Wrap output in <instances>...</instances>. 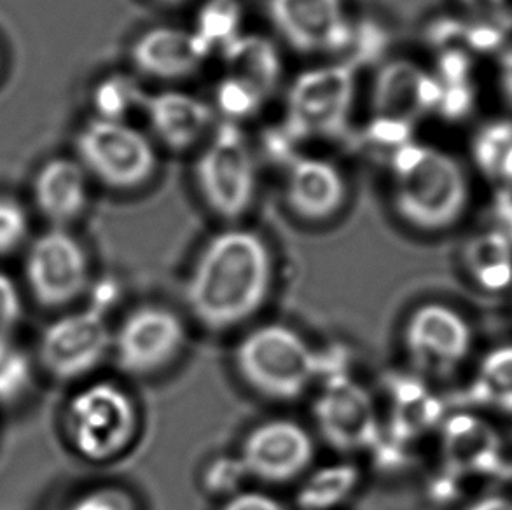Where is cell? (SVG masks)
Returning <instances> with one entry per match:
<instances>
[{
	"label": "cell",
	"instance_id": "obj_1",
	"mask_svg": "<svg viewBox=\"0 0 512 510\" xmlns=\"http://www.w3.org/2000/svg\"><path fill=\"white\" fill-rule=\"evenodd\" d=\"M273 285V255L249 229H228L201 250L187 282V304L212 331L247 322L263 308Z\"/></svg>",
	"mask_w": 512,
	"mask_h": 510
},
{
	"label": "cell",
	"instance_id": "obj_2",
	"mask_svg": "<svg viewBox=\"0 0 512 510\" xmlns=\"http://www.w3.org/2000/svg\"><path fill=\"white\" fill-rule=\"evenodd\" d=\"M392 203L411 228L443 231L464 214L469 180L448 152L432 145L404 144L392 159Z\"/></svg>",
	"mask_w": 512,
	"mask_h": 510
},
{
	"label": "cell",
	"instance_id": "obj_3",
	"mask_svg": "<svg viewBox=\"0 0 512 510\" xmlns=\"http://www.w3.org/2000/svg\"><path fill=\"white\" fill-rule=\"evenodd\" d=\"M62 425L77 456L91 463L112 462L132 446L139 411L125 388L112 381H95L72 393L63 409Z\"/></svg>",
	"mask_w": 512,
	"mask_h": 510
},
{
	"label": "cell",
	"instance_id": "obj_4",
	"mask_svg": "<svg viewBox=\"0 0 512 510\" xmlns=\"http://www.w3.org/2000/svg\"><path fill=\"white\" fill-rule=\"evenodd\" d=\"M235 360L243 380L275 400L303 395L320 373V357L310 343L282 324L249 332L236 348Z\"/></svg>",
	"mask_w": 512,
	"mask_h": 510
},
{
	"label": "cell",
	"instance_id": "obj_5",
	"mask_svg": "<svg viewBox=\"0 0 512 510\" xmlns=\"http://www.w3.org/2000/svg\"><path fill=\"white\" fill-rule=\"evenodd\" d=\"M76 152L90 179L116 191L146 186L158 168L153 140L128 121L90 119L77 133Z\"/></svg>",
	"mask_w": 512,
	"mask_h": 510
},
{
	"label": "cell",
	"instance_id": "obj_6",
	"mask_svg": "<svg viewBox=\"0 0 512 510\" xmlns=\"http://www.w3.org/2000/svg\"><path fill=\"white\" fill-rule=\"evenodd\" d=\"M201 198L215 215L236 221L249 212L257 194V165L247 138L235 125L215 130L194 168Z\"/></svg>",
	"mask_w": 512,
	"mask_h": 510
},
{
	"label": "cell",
	"instance_id": "obj_7",
	"mask_svg": "<svg viewBox=\"0 0 512 510\" xmlns=\"http://www.w3.org/2000/svg\"><path fill=\"white\" fill-rule=\"evenodd\" d=\"M355 88L350 63H331L299 74L287 93V128L298 137L338 135L352 114Z\"/></svg>",
	"mask_w": 512,
	"mask_h": 510
},
{
	"label": "cell",
	"instance_id": "obj_8",
	"mask_svg": "<svg viewBox=\"0 0 512 510\" xmlns=\"http://www.w3.org/2000/svg\"><path fill=\"white\" fill-rule=\"evenodd\" d=\"M23 276L35 303L58 310L90 287V257L69 229L49 228L28 245Z\"/></svg>",
	"mask_w": 512,
	"mask_h": 510
},
{
	"label": "cell",
	"instance_id": "obj_9",
	"mask_svg": "<svg viewBox=\"0 0 512 510\" xmlns=\"http://www.w3.org/2000/svg\"><path fill=\"white\" fill-rule=\"evenodd\" d=\"M111 327L95 306L56 318L42 331L37 362L56 381L83 380L112 350Z\"/></svg>",
	"mask_w": 512,
	"mask_h": 510
},
{
	"label": "cell",
	"instance_id": "obj_10",
	"mask_svg": "<svg viewBox=\"0 0 512 510\" xmlns=\"http://www.w3.org/2000/svg\"><path fill=\"white\" fill-rule=\"evenodd\" d=\"M184 343L186 329L173 311L142 306L119 325L112 338V350L125 373L147 376L172 364Z\"/></svg>",
	"mask_w": 512,
	"mask_h": 510
},
{
	"label": "cell",
	"instance_id": "obj_11",
	"mask_svg": "<svg viewBox=\"0 0 512 510\" xmlns=\"http://www.w3.org/2000/svg\"><path fill=\"white\" fill-rule=\"evenodd\" d=\"M273 27L292 48L326 55L353 41V25L345 0H268Z\"/></svg>",
	"mask_w": 512,
	"mask_h": 510
},
{
	"label": "cell",
	"instance_id": "obj_12",
	"mask_svg": "<svg viewBox=\"0 0 512 510\" xmlns=\"http://www.w3.org/2000/svg\"><path fill=\"white\" fill-rule=\"evenodd\" d=\"M313 441L305 428L289 420L263 423L250 432L240 460L247 474L266 483H285L312 463Z\"/></svg>",
	"mask_w": 512,
	"mask_h": 510
},
{
	"label": "cell",
	"instance_id": "obj_13",
	"mask_svg": "<svg viewBox=\"0 0 512 510\" xmlns=\"http://www.w3.org/2000/svg\"><path fill=\"white\" fill-rule=\"evenodd\" d=\"M320 434L343 451L367 448L378 437V416L364 386L338 376L327 383L315 404Z\"/></svg>",
	"mask_w": 512,
	"mask_h": 510
},
{
	"label": "cell",
	"instance_id": "obj_14",
	"mask_svg": "<svg viewBox=\"0 0 512 510\" xmlns=\"http://www.w3.org/2000/svg\"><path fill=\"white\" fill-rule=\"evenodd\" d=\"M404 343L416 366L430 373H444L465 359L471 331L457 311L443 304H425L409 318Z\"/></svg>",
	"mask_w": 512,
	"mask_h": 510
},
{
	"label": "cell",
	"instance_id": "obj_15",
	"mask_svg": "<svg viewBox=\"0 0 512 510\" xmlns=\"http://www.w3.org/2000/svg\"><path fill=\"white\" fill-rule=\"evenodd\" d=\"M346 180L340 168L322 158H294L285 175V201L299 219H333L346 201Z\"/></svg>",
	"mask_w": 512,
	"mask_h": 510
},
{
	"label": "cell",
	"instance_id": "obj_16",
	"mask_svg": "<svg viewBox=\"0 0 512 510\" xmlns=\"http://www.w3.org/2000/svg\"><path fill=\"white\" fill-rule=\"evenodd\" d=\"M210 51L196 32L156 27L133 42L132 62L144 76L175 81L198 72Z\"/></svg>",
	"mask_w": 512,
	"mask_h": 510
},
{
	"label": "cell",
	"instance_id": "obj_17",
	"mask_svg": "<svg viewBox=\"0 0 512 510\" xmlns=\"http://www.w3.org/2000/svg\"><path fill=\"white\" fill-rule=\"evenodd\" d=\"M32 196L51 228L69 229L90 203V175L77 159H49L35 173Z\"/></svg>",
	"mask_w": 512,
	"mask_h": 510
},
{
	"label": "cell",
	"instance_id": "obj_18",
	"mask_svg": "<svg viewBox=\"0 0 512 510\" xmlns=\"http://www.w3.org/2000/svg\"><path fill=\"white\" fill-rule=\"evenodd\" d=\"M144 112L154 137L172 151H187L200 144L214 125V109L186 91L149 95Z\"/></svg>",
	"mask_w": 512,
	"mask_h": 510
},
{
	"label": "cell",
	"instance_id": "obj_19",
	"mask_svg": "<svg viewBox=\"0 0 512 510\" xmlns=\"http://www.w3.org/2000/svg\"><path fill=\"white\" fill-rule=\"evenodd\" d=\"M436 88L413 63L394 62L381 70L374 84L376 123L408 128L434 104Z\"/></svg>",
	"mask_w": 512,
	"mask_h": 510
},
{
	"label": "cell",
	"instance_id": "obj_20",
	"mask_svg": "<svg viewBox=\"0 0 512 510\" xmlns=\"http://www.w3.org/2000/svg\"><path fill=\"white\" fill-rule=\"evenodd\" d=\"M444 460L455 474H486L500 467L499 435L486 421L458 414L446 421Z\"/></svg>",
	"mask_w": 512,
	"mask_h": 510
},
{
	"label": "cell",
	"instance_id": "obj_21",
	"mask_svg": "<svg viewBox=\"0 0 512 510\" xmlns=\"http://www.w3.org/2000/svg\"><path fill=\"white\" fill-rule=\"evenodd\" d=\"M226 76L242 81L266 100L282 79V62L277 49L259 35H240L222 49Z\"/></svg>",
	"mask_w": 512,
	"mask_h": 510
},
{
	"label": "cell",
	"instance_id": "obj_22",
	"mask_svg": "<svg viewBox=\"0 0 512 510\" xmlns=\"http://www.w3.org/2000/svg\"><path fill=\"white\" fill-rule=\"evenodd\" d=\"M467 264L485 289L502 290L512 283L511 245L504 236H481L469 247Z\"/></svg>",
	"mask_w": 512,
	"mask_h": 510
},
{
	"label": "cell",
	"instance_id": "obj_23",
	"mask_svg": "<svg viewBox=\"0 0 512 510\" xmlns=\"http://www.w3.org/2000/svg\"><path fill=\"white\" fill-rule=\"evenodd\" d=\"M359 484V470L352 465H333L317 470L299 491L298 502L306 510H326L345 502Z\"/></svg>",
	"mask_w": 512,
	"mask_h": 510
},
{
	"label": "cell",
	"instance_id": "obj_24",
	"mask_svg": "<svg viewBox=\"0 0 512 510\" xmlns=\"http://www.w3.org/2000/svg\"><path fill=\"white\" fill-rule=\"evenodd\" d=\"M472 395L479 402L512 411V346L499 348L486 357Z\"/></svg>",
	"mask_w": 512,
	"mask_h": 510
},
{
	"label": "cell",
	"instance_id": "obj_25",
	"mask_svg": "<svg viewBox=\"0 0 512 510\" xmlns=\"http://www.w3.org/2000/svg\"><path fill=\"white\" fill-rule=\"evenodd\" d=\"M240 21L242 7L236 0H208L200 11L198 28L194 32L208 48L224 49L240 37Z\"/></svg>",
	"mask_w": 512,
	"mask_h": 510
},
{
	"label": "cell",
	"instance_id": "obj_26",
	"mask_svg": "<svg viewBox=\"0 0 512 510\" xmlns=\"http://www.w3.org/2000/svg\"><path fill=\"white\" fill-rule=\"evenodd\" d=\"M146 95L130 77L118 74L98 84L95 90L97 118L126 121V116L146 104Z\"/></svg>",
	"mask_w": 512,
	"mask_h": 510
},
{
	"label": "cell",
	"instance_id": "obj_27",
	"mask_svg": "<svg viewBox=\"0 0 512 510\" xmlns=\"http://www.w3.org/2000/svg\"><path fill=\"white\" fill-rule=\"evenodd\" d=\"M23 301L20 289L11 276L0 271V364L13 353L14 343L20 332Z\"/></svg>",
	"mask_w": 512,
	"mask_h": 510
},
{
	"label": "cell",
	"instance_id": "obj_28",
	"mask_svg": "<svg viewBox=\"0 0 512 510\" xmlns=\"http://www.w3.org/2000/svg\"><path fill=\"white\" fill-rule=\"evenodd\" d=\"M30 221L20 201L0 196V257L14 254L27 242Z\"/></svg>",
	"mask_w": 512,
	"mask_h": 510
},
{
	"label": "cell",
	"instance_id": "obj_29",
	"mask_svg": "<svg viewBox=\"0 0 512 510\" xmlns=\"http://www.w3.org/2000/svg\"><path fill=\"white\" fill-rule=\"evenodd\" d=\"M264 104V98L233 77H224L219 91H217V105L228 114L231 119L247 118L250 114L259 111Z\"/></svg>",
	"mask_w": 512,
	"mask_h": 510
},
{
	"label": "cell",
	"instance_id": "obj_30",
	"mask_svg": "<svg viewBox=\"0 0 512 510\" xmlns=\"http://www.w3.org/2000/svg\"><path fill=\"white\" fill-rule=\"evenodd\" d=\"M63 510H135L133 500L118 488H97L74 498Z\"/></svg>",
	"mask_w": 512,
	"mask_h": 510
},
{
	"label": "cell",
	"instance_id": "obj_31",
	"mask_svg": "<svg viewBox=\"0 0 512 510\" xmlns=\"http://www.w3.org/2000/svg\"><path fill=\"white\" fill-rule=\"evenodd\" d=\"M249 476L247 470L243 469V463L240 458L238 460H221L215 465V470L210 472L208 481L214 486L215 490H229L231 483H236L240 477Z\"/></svg>",
	"mask_w": 512,
	"mask_h": 510
},
{
	"label": "cell",
	"instance_id": "obj_32",
	"mask_svg": "<svg viewBox=\"0 0 512 510\" xmlns=\"http://www.w3.org/2000/svg\"><path fill=\"white\" fill-rule=\"evenodd\" d=\"M222 510H284L275 498L263 495V493H238L229 500Z\"/></svg>",
	"mask_w": 512,
	"mask_h": 510
},
{
	"label": "cell",
	"instance_id": "obj_33",
	"mask_svg": "<svg viewBox=\"0 0 512 510\" xmlns=\"http://www.w3.org/2000/svg\"><path fill=\"white\" fill-rule=\"evenodd\" d=\"M500 88L504 97L512 104V49L502 58L499 69Z\"/></svg>",
	"mask_w": 512,
	"mask_h": 510
},
{
	"label": "cell",
	"instance_id": "obj_34",
	"mask_svg": "<svg viewBox=\"0 0 512 510\" xmlns=\"http://www.w3.org/2000/svg\"><path fill=\"white\" fill-rule=\"evenodd\" d=\"M467 510H512V500L502 497L485 498Z\"/></svg>",
	"mask_w": 512,
	"mask_h": 510
},
{
	"label": "cell",
	"instance_id": "obj_35",
	"mask_svg": "<svg viewBox=\"0 0 512 510\" xmlns=\"http://www.w3.org/2000/svg\"><path fill=\"white\" fill-rule=\"evenodd\" d=\"M156 2H161V4H168V6H177V4H184L187 0H156Z\"/></svg>",
	"mask_w": 512,
	"mask_h": 510
},
{
	"label": "cell",
	"instance_id": "obj_36",
	"mask_svg": "<svg viewBox=\"0 0 512 510\" xmlns=\"http://www.w3.org/2000/svg\"><path fill=\"white\" fill-rule=\"evenodd\" d=\"M0 65H2V55H0Z\"/></svg>",
	"mask_w": 512,
	"mask_h": 510
}]
</instances>
